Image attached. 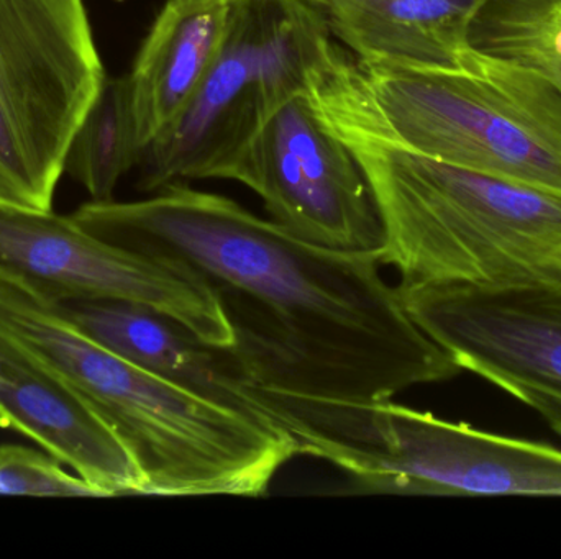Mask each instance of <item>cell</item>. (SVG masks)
<instances>
[{"label":"cell","mask_w":561,"mask_h":559,"mask_svg":"<svg viewBox=\"0 0 561 559\" xmlns=\"http://www.w3.org/2000/svg\"><path fill=\"white\" fill-rule=\"evenodd\" d=\"M71 219L206 284L252 386L379 400L461 373L382 279L379 255L312 245L229 197L181 183L134 202L91 200Z\"/></svg>","instance_id":"1"},{"label":"cell","mask_w":561,"mask_h":559,"mask_svg":"<svg viewBox=\"0 0 561 559\" xmlns=\"http://www.w3.org/2000/svg\"><path fill=\"white\" fill-rule=\"evenodd\" d=\"M329 65L307 97L365 167L385 223L379 261L399 286L561 289V197L399 147L356 114Z\"/></svg>","instance_id":"2"},{"label":"cell","mask_w":561,"mask_h":559,"mask_svg":"<svg viewBox=\"0 0 561 559\" xmlns=\"http://www.w3.org/2000/svg\"><path fill=\"white\" fill-rule=\"evenodd\" d=\"M0 331L121 436L144 476V496L259 498L297 456L284 430L125 360L76 327L48 292L2 266Z\"/></svg>","instance_id":"3"},{"label":"cell","mask_w":561,"mask_h":559,"mask_svg":"<svg viewBox=\"0 0 561 559\" xmlns=\"http://www.w3.org/2000/svg\"><path fill=\"white\" fill-rule=\"evenodd\" d=\"M329 78L388 140L442 163L561 197V85L468 49L451 68L352 59Z\"/></svg>","instance_id":"4"},{"label":"cell","mask_w":561,"mask_h":559,"mask_svg":"<svg viewBox=\"0 0 561 559\" xmlns=\"http://www.w3.org/2000/svg\"><path fill=\"white\" fill-rule=\"evenodd\" d=\"M299 455L376 494L561 498V450L448 422L391 399L340 400L253 387Z\"/></svg>","instance_id":"5"},{"label":"cell","mask_w":561,"mask_h":559,"mask_svg":"<svg viewBox=\"0 0 561 559\" xmlns=\"http://www.w3.org/2000/svg\"><path fill=\"white\" fill-rule=\"evenodd\" d=\"M222 45L183 114L145 148L138 187L237 180L255 138L307 95L336 43L310 0H229Z\"/></svg>","instance_id":"6"},{"label":"cell","mask_w":561,"mask_h":559,"mask_svg":"<svg viewBox=\"0 0 561 559\" xmlns=\"http://www.w3.org/2000/svg\"><path fill=\"white\" fill-rule=\"evenodd\" d=\"M105 78L84 0H0V200L53 210Z\"/></svg>","instance_id":"7"},{"label":"cell","mask_w":561,"mask_h":559,"mask_svg":"<svg viewBox=\"0 0 561 559\" xmlns=\"http://www.w3.org/2000/svg\"><path fill=\"white\" fill-rule=\"evenodd\" d=\"M237 180L262 197L273 222L304 242L366 255L385 248V223L365 167L307 95L273 115Z\"/></svg>","instance_id":"8"},{"label":"cell","mask_w":561,"mask_h":559,"mask_svg":"<svg viewBox=\"0 0 561 559\" xmlns=\"http://www.w3.org/2000/svg\"><path fill=\"white\" fill-rule=\"evenodd\" d=\"M0 266L55 298L135 302L163 312L213 347L233 345L219 301L199 279L112 245L71 216L0 200Z\"/></svg>","instance_id":"9"},{"label":"cell","mask_w":561,"mask_h":559,"mask_svg":"<svg viewBox=\"0 0 561 559\" xmlns=\"http://www.w3.org/2000/svg\"><path fill=\"white\" fill-rule=\"evenodd\" d=\"M398 291L412 321L461 371L500 387L561 436V289Z\"/></svg>","instance_id":"10"},{"label":"cell","mask_w":561,"mask_h":559,"mask_svg":"<svg viewBox=\"0 0 561 559\" xmlns=\"http://www.w3.org/2000/svg\"><path fill=\"white\" fill-rule=\"evenodd\" d=\"M0 427L22 433L104 498L144 496L121 436L51 371L0 331Z\"/></svg>","instance_id":"11"},{"label":"cell","mask_w":561,"mask_h":559,"mask_svg":"<svg viewBox=\"0 0 561 559\" xmlns=\"http://www.w3.org/2000/svg\"><path fill=\"white\" fill-rule=\"evenodd\" d=\"M51 299L76 327L125 360L279 429L256 399L229 348L206 343L180 322L147 305L121 299Z\"/></svg>","instance_id":"12"},{"label":"cell","mask_w":561,"mask_h":559,"mask_svg":"<svg viewBox=\"0 0 561 559\" xmlns=\"http://www.w3.org/2000/svg\"><path fill=\"white\" fill-rule=\"evenodd\" d=\"M229 12V0H167L158 13L127 74L141 153L196 94L222 45Z\"/></svg>","instance_id":"13"},{"label":"cell","mask_w":561,"mask_h":559,"mask_svg":"<svg viewBox=\"0 0 561 559\" xmlns=\"http://www.w3.org/2000/svg\"><path fill=\"white\" fill-rule=\"evenodd\" d=\"M332 36L358 61L451 68L468 51L465 28L477 0H310Z\"/></svg>","instance_id":"14"},{"label":"cell","mask_w":561,"mask_h":559,"mask_svg":"<svg viewBox=\"0 0 561 559\" xmlns=\"http://www.w3.org/2000/svg\"><path fill=\"white\" fill-rule=\"evenodd\" d=\"M465 45L561 85V0H477Z\"/></svg>","instance_id":"15"},{"label":"cell","mask_w":561,"mask_h":559,"mask_svg":"<svg viewBox=\"0 0 561 559\" xmlns=\"http://www.w3.org/2000/svg\"><path fill=\"white\" fill-rule=\"evenodd\" d=\"M140 158L127 75H107L69 144L65 173L81 184L94 202H107L114 200L115 187L138 166Z\"/></svg>","instance_id":"16"},{"label":"cell","mask_w":561,"mask_h":559,"mask_svg":"<svg viewBox=\"0 0 561 559\" xmlns=\"http://www.w3.org/2000/svg\"><path fill=\"white\" fill-rule=\"evenodd\" d=\"M0 496L104 498L98 488L66 471L48 453L19 445L0 446Z\"/></svg>","instance_id":"17"}]
</instances>
